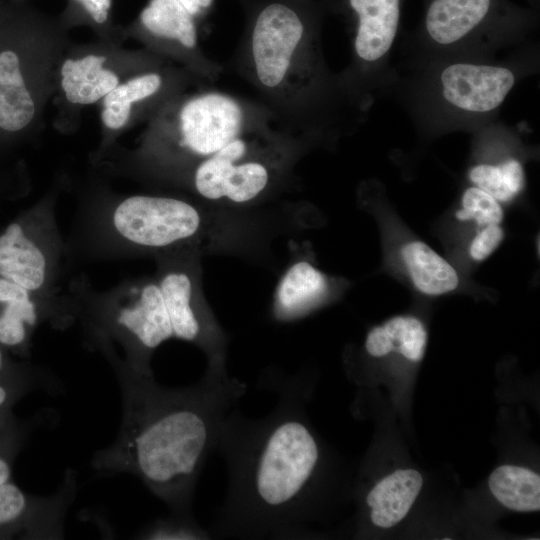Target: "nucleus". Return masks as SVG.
I'll use <instances>...</instances> for the list:
<instances>
[{"mask_svg": "<svg viewBox=\"0 0 540 540\" xmlns=\"http://www.w3.org/2000/svg\"><path fill=\"white\" fill-rule=\"evenodd\" d=\"M104 353L117 372L123 416L116 440L95 454L93 467L135 475L172 515L193 519L197 481L247 384L230 378L225 366L208 365L196 384L168 388L155 382L152 371L134 370L114 352Z\"/></svg>", "mask_w": 540, "mask_h": 540, "instance_id": "f257e3e1", "label": "nucleus"}, {"mask_svg": "<svg viewBox=\"0 0 540 540\" xmlns=\"http://www.w3.org/2000/svg\"><path fill=\"white\" fill-rule=\"evenodd\" d=\"M260 384L278 395L262 418L232 410L216 451L228 470L225 500L213 537L296 538L313 511L321 448L306 420L304 389L296 375Z\"/></svg>", "mask_w": 540, "mask_h": 540, "instance_id": "f03ea898", "label": "nucleus"}, {"mask_svg": "<svg viewBox=\"0 0 540 540\" xmlns=\"http://www.w3.org/2000/svg\"><path fill=\"white\" fill-rule=\"evenodd\" d=\"M322 15L313 0H251L232 59L276 126L303 145L335 135L358 97L327 68Z\"/></svg>", "mask_w": 540, "mask_h": 540, "instance_id": "7ed1b4c3", "label": "nucleus"}, {"mask_svg": "<svg viewBox=\"0 0 540 540\" xmlns=\"http://www.w3.org/2000/svg\"><path fill=\"white\" fill-rule=\"evenodd\" d=\"M272 124L258 100L204 86L180 93L152 116L139 157L154 172L183 180L237 137Z\"/></svg>", "mask_w": 540, "mask_h": 540, "instance_id": "20e7f679", "label": "nucleus"}, {"mask_svg": "<svg viewBox=\"0 0 540 540\" xmlns=\"http://www.w3.org/2000/svg\"><path fill=\"white\" fill-rule=\"evenodd\" d=\"M303 146L272 124L237 137L200 161L183 180L204 199L249 203L283 178Z\"/></svg>", "mask_w": 540, "mask_h": 540, "instance_id": "39448f33", "label": "nucleus"}, {"mask_svg": "<svg viewBox=\"0 0 540 540\" xmlns=\"http://www.w3.org/2000/svg\"><path fill=\"white\" fill-rule=\"evenodd\" d=\"M78 314L99 347L116 342L124 363L151 371L153 352L175 338L172 322L156 280L123 283L105 293H81Z\"/></svg>", "mask_w": 540, "mask_h": 540, "instance_id": "423d86ee", "label": "nucleus"}, {"mask_svg": "<svg viewBox=\"0 0 540 540\" xmlns=\"http://www.w3.org/2000/svg\"><path fill=\"white\" fill-rule=\"evenodd\" d=\"M532 11L508 0H425L421 37L440 52L459 53L521 36Z\"/></svg>", "mask_w": 540, "mask_h": 540, "instance_id": "0eeeda50", "label": "nucleus"}, {"mask_svg": "<svg viewBox=\"0 0 540 540\" xmlns=\"http://www.w3.org/2000/svg\"><path fill=\"white\" fill-rule=\"evenodd\" d=\"M63 244L54 199H42L0 232V277L31 292L52 310Z\"/></svg>", "mask_w": 540, "mask_h": 540, "instance_id": "6e6552de", "label": "nucleus"}, {"mask_svg": "<svg viewBox=\"0 0 540 540\" xmlns=\"http://www.w3.org/2000/svg\"><path fill=\"white\" fill-rule=\"evenodd\" d=\"M105 224L113 240L124 248L174 250L198 235L202 216L186 200L139 194L115 203Z\"/></svg>", "mask_w": 540, "mask_h": 540, "instance_id": "1a4fd4ad", "label": "nucleus"}, {"mask_svg": "<svg viewBox=\"0 0 540 540\" xmlns=\"http://www.w3.org/2000/svg\"><path fill=\"white\" fill-rule=\"evenodd\" d=\"M517 81L512 67L475 60H449L437 68L429 85L433 107L455 121L493 114Z\"/></svg>", "mask_w": 540, "mask_h": 540, "instance_id": "9d476101", "label": "nucleus"}, {"mask_svg": "<svg viewBox=\"0 0 540 540\" xmlns=\"http://www.w3.org/2000/svg\"><path fill=\"white\" fill-rule=\"evenodd\" d=\"M160 262L156 281L175 338L200 347L208 356V365H225V336L198 296L197 280L191 264L177 253L163 257Z\"/></svg>", "mask_w": 540, "mask_h": 540, "instance_id": "9b49d317", "label": "nucleus"}, {"mask_svg": "<svg viewBox=\"0 0 540 540\" xmlns=\"http://www.w3.org/2000/svg\"><path fill=\"white\" fill-rule=\"evenodd\" d=\"M36 45L21 33L0 34V146L26 134L39 109Z\"/></svg>", "mask_w": 540, "mask_h": 540, "instance_id": "f8f14e48", "label": "nucleus"}, {"mask_svg": "<svg viewBox=\"0 0 540 540\" xmlns=\"http://www.w3.org/2000/svg\"><path fill=\"white\" fill-rule=\"evenodd\" d=\"M139 23L155 54L180 62L206 84L220 78L223 67L203 52L197 20L177 0H149Z\"/></svg>", "mask_w": 540, "mask_h": 540, "instance_id": "ddd939ff", "label": "nucleus"}, {"mask_svg": "<svg viewBox=\"0 0 540 540\" xmlns=\"http://www.w3.org/2000/svg\"><path fill=\"white\" fill-rule=\"evenodd\" d=\"M354 23L352 63L342 75L359 95L386 60L397 36L403 0H342Z\"/></svg>", "mask_w": 540, "mask_h": 540, "instance_id": "4468645a", "label": "nucleus"}, {"mask_svg": "<svg viewBox=\"0 0 540 540\" xmlns=\"http://www.w3.org/2000/svg\"><path fill=\"white\" fill-rule=\"evenodd\" d=\"M164 60L161 58L120 82L102 99L101 121L106 130L120 131L135 113L149 114L152 118L190 85H207L184 68L165 65Z\"/></svg>", "mask_w": 540, "mask_h": 540, "instance_id": "2eb2a0df", "label": "nucleus"}, {"mask_svg": "<svg viewBox=\"0 0 540 540\" xmlns=\"http://www.w3.org/2000/svg\"><path fill=\"white\" fill-rule=\"evenodd\" d=\"M72 487L53 497L25 493L11 480L0 485V539H38L60 536L65 507Z\"/></svg>", "mask_w": 540, "mask_h": 540, "instance_id": "dca6fc26", "label": "nucleus"}, {"mask_svg": "<svg viewBox=\"0 0 540 540\" xmlns=\"http://www.w3.org/2000/svg\"><path fill=\"white\" fill-rule=\"evenodd\" d=\"M51 308L24 287L0 277V345L26 355L31 334Z\"/></svg>", "mask_w": 540, "mask_h": 540, "instance_id": "f3484780", "label": "nucleus"}, {"mask_svg": "<svg viewBox=\"0 0 540 540\" xmlns=\"http://www.w3.org/2000/svg\"><path fill=\"white\" fill-rule=\"evenodd\" d=\"M107 58L100 54H85L67 58L60 69V86L66 100L74 105H90L102 100L121 81L119 75L106 66Z\"/></svg>", "mask_w": 540, "mask_h": 540, "instance_id": "a211bd4d", "label": "nucleus"}, {"mask_svg": "<svg viewBox=\"0 0 540 540\" xmlns=\"http://www.w3.org/2000/svg\"><path fill=\"white\" fill-rule=\"evenodd\" d=\"M422 486V475L414 469H399L381 479L366 496L371 522L379 528L395 526L407 515Z\"/></svg>", "mask_w": 540, "mask_h": 540, "instance_id": "6ab92c4d", "label": "nucleus"}, {"mask_svg": "<svg viewBox=\"0 0 540 540\" xmlns=\"http://www.w3.org/2000/svg\"><path fill=\"white\" fill-rule=\"evenodd\" d=\"M401 257L415 288L426 295L438 296L459 285L455 268L429 245L419 240L406 243Z\"/></svg>", "mask_w": 540, "mask_h": 540, "instance_id": "aec40b11", "label": "nucleus"}, {"mask_svg": "<svg viewBox=\"0 0 540 540\" xmlns=\"http://www.w3.org/2000/svg\"><path fill=\"white\" fill-rule=\"evenodd\" d=\"M326 277L306 261L290 266L277 287L275 313L289 320L308 310L325 293Z\"/></svg>", "mask_w": 540, "mask_h": 540, "instance_id": "412c9836", "label": "nucleus"}, {"mask_svg": "<svg viewBox=\"0 0 540 540\" xmlns=\"http://www.w3.org/2000/svg\"><path fill=\"white\" fill-rule=\"evenodd\" d=\"M493 496L514 511H539L540 477L532 470L515 465L497 467L488 480Z\"/></svg>", "mask_w": 540, "mask_h": 540, "instance_id": "4be33fe9", "label": "nucleus"}, {"mask_svg": "<svg viewBox=\"0 0 540 540\" xmlns=\"http://www.w3.org/2000/svg\"><path fill=\"white\" fill-rule=\"evenodd\" d=\"M474 186L487 192L498 202H509L523 189L524 169L520 161L506 159L498 164H477L468 173Z\"/></svg>", "mask_w": 540, "mask_h": 540, "instance_id": "5701e85b", "label": "nucleus"}, {"mask_svg": "<svg viewBox=\"0 0 540 540\" xmlns=\"http://www.w3.org/2000/svg\"><path fill=\"white\" fill-rule=\"evenodd\" d=\"M392 351L412 362L422 360L427 343L424 324L413 316H395L382 325Z\"/></svg>", "mask_w": 540, "mask_h": 540, "instance_id": "b1692460", "label": "nucleus"}, {"mask_svg": "<svg viewBox=\"0 0 540 540\" xmlns=\"http://www.w3.org/2000/svg\"><path fill=\"white\" fill-rule=\"evenodd\" d=\"M460 221L473 220L480 227L500 224L504 217L503 209L495 198L482 189L468 187L461 197V208L456 211Z\"/></svg>", "mask_w": 540, "mask_h": 540, "instance_id": "393cba45", "label": "nucleus"}, {"mask_svg": "<svg viewBox=\"0 0 540 540\" xmlns=\"http://www.w3.org/2000/svg\"><path fill=\"white\" fill-rule=\"evenodd\" d=\"M32 385L33 375L26 365L14 372L0 375V428L16 420L12 413L13 407Z\"/></svg>", "mask_w": 540, "mask_h": 540, "instance_id": "a878e982", "label": "nucleus"}, {"mask_svg": "<svg viewBox=\"0 0 540 540\" xmlns=\"http://www.w3.org/2000/svg\"><path fill=\"white\" fill-rule=\"evenodd\" d=\"M147 539H211L210 531L205 530L194 519L172 515L170 519L157 521L146 530Z\"/></svg>", "mask_w": 540, "mask_h": 540, "instance_id": "bb28decb", "label": "nucleus"}, {"mask_svg": "<svg viewBox=\"0 0 540 540\" xmlns=\"http://www.w3.org/2000/svg\"><path fill=\"white\" fill-rule=\"evenodd\" d=\"M25 435L24 427L17 420L0 428V485L11 480L13 463Z\"/></svg>", "mask_w": 540, "mask_h": 540, "instance_id": "cd10ccee", "label": "nucleus"}, {"mask_svg": "<svg viewBox=\"0 0 540 540\" xmlns=\"http://www.w3.org/2000/svg\"><path fill=\"white\" fill-rule=\"evenodd\" d=\"M504 238V231L500 224H491L482 227L470 243L469 256L477 262L489 257Z\"/></svg>", "mask_w": 540, "mask_h": 540, "instance_id": "c85d7f7f", "label": "nucleus"}, {"mask_svg": "<svg viewBox=\"0 0 540 540\" xmlns=\"http://www.w3.org/2000/svg\"><path fill=\"white\" fill-rule=\"evenodd\" d=\"M88 15L97 23L103 24L108 20L111 0H75Z\"/></svg>", "mask_w": 540, "mask_h": 540, "instance_id": "c756f323", "label": "nucleus"}, {"mask_svg": "<svg viewBox=\"0 0 540 540\" xmlns=\"http://www.w3.org/2000/svg\"><path fill=\"white\" fill-rule=\"evenodd\" d=\"M196 20L205 17L215 0H177Z\"/></svg>", "mask_w": 540, "mask_h": 540, "instance_id": "7c9ffc66", "label": "nucleus"}, {"mask_svg": "<svg viewBox=\"0 0 540 540\" xmlns=\"http://www.w3.org/2000/svg\"><path fill=\"white\" fill-rule=\"evenodd\" d=\"M23 366L24 364L13 361L9 352L0 345V375L14 372Z\"/></svg>", "mask_w": 540, "mask_h": 540, "instance_id": "2f4dec72", "label": "nucleus"}, {"mask_svg": "<svg viewBox=\"0 0 540 540\" xmlns=\"http://www.w3.org/2000/svg\"><path fill=\"white\" fill-rule=\"evenodd\" d=\"M313 1H317V2H320V1H326V0H313ZM321 3V2H320Z\"/></svg>", "mask_w": 540, "mask_h": 540, "instance_id": "473e14b6", "label": "nucleus"}, {"mask_svg": "<svg viewBox=\"0 0 540 540\" xmlns=\"http://www.w3.org/2000/svg\"><path fill=\"white\" fill-rule=\"evenodd\" d=\"M1 34V33H0Z\"/></svg>", "mask_w": 540, "mask_h": 540, "instance_id": "72a5a7b5", "label": "nucleus"}]
</instances>
